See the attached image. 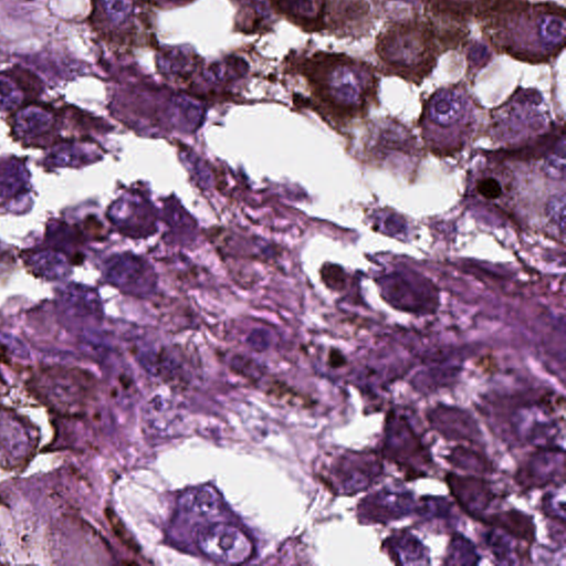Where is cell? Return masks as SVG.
Returning a JSON list of instances; mask_svg holds the SVG:
<instances>
[{
  "instance_id": "cell-6",
  "label": "cell",
  "mask_w": 566,
  "mask_h": 566,
  "mask_svg": "<svg viewBox=\"0 0 566 566\" xmlns=\"http://www.w3.org/2000/svg\"><path fill=\"white\" fill-rule=\"evenodd\" d=\"M439 15L451 19L484 18L500 0H421Z\"/></svg>"
},
{
  "instance_id": "cell-7",
  "label": "cell",
  "mask_w": 566,
  "mask_h": 566,
  "mask_svg": "<svg viewBox=\"0 0 566 566\" xmlns=\"http://www.w3.org/2000/svg\"><path fill=\"white\" fill-rule=\"evenodd\" d=\"M476 188L480 195L490 200L497 199L502 195L501 185L492 177L479 180Z\"/></svg>"
},
{
  "instance_id": "cell-1",
  "label": "cell",
  "mask_w": 566,
  "mask_h": 566,
  "mask_svg": "<svg viewBox=\"0 0 566 566\" xmlns=\"http://www.w3.org/2000/svg\"><path fill=\"white\" fill-rule=\"evenodd\" d=\"M484 19L489 41L516 60L546 63L564 49L565 10L555 3L500 0Z\"/></svg>"
},
{
  "instance_id": "cell-8",
  "label": "cell",
  "mask_w": 566,
  "mask_h": 566,
  "mask_svg": "<svg viewBox=\"0 0 566 566\" xmlns=\"http://www.w3.org/2000/svg\"><path fill=\"white\" fill-rule=\"evenodd\" d=\"M106 515L108 517L109 524L112 525L117 537L130 549H136L137 545L133 541V538L127 533L125 526L117 518V516L109 510L106 511Z\"/></svg>"
},
{
  "instance_id": "cell-10",
  "label": "cell",
  "mask_w": 566,
  "mask_h": 566,
  "mask_svg": "<svg viewBox=\"0 0 566 566\" xmlns=\"http://www.w3.org/2000/svg\"><path fill=\"white\" fill-rule=\"evenodd\" d=\"M0 361H8V357L4 352V347L0 344Z\"/></svg>"
},
{
  "instance_id": "cell-3",
  "label": "cell",
  "mask_w": 566,
  "mask_h": 566,
  "mask_svg": "<svg viewBox=\"0 0 566 566\" xmlns=\"http://www.w3.org/2000/svg\"><path fill=\"white\" fill-rule=\"evenodd\" d=\"M439 40L431 22L406 18L390 22L378 34L375 50L387 73L419 84L436 66Z\"/></svg>"
},
{
  "instance_id": "cell-5",
  "label": "cell",
  "mask_w": 566,
  "mask_h": 566,
  "mask_svg": "<svg viewBox=\"0 0 566 566\" xmlns=\"http://www.w3.org/2000/svg\"><path fill=\"white\" fill-rule=\"evenodd\" d=\"M277 10L306 31L326 28L329 0H272Z\"/></svg>"
},
{
  "instance_id": "cell-9",
  "label": "cell",
  "mask_w": 566,
  "mask_h": 566,
  "mask_svg": "<svg viewBox=\"0 0 566 566\" xmlns=\"http://www.w3.org/2000/svg\"><path fill=\"white\" fill-rule=\"evenodd\" d=\"M547 213L551 218L564 230L565 226V200L564 196L560 198H552L549 203L547 205Z\"/></svg>"
},
{
  "instance_id": "cell-2",
  "label": "cell",
  "mask_w": 566,
  "mask_h": 566,
  "mask_svg": "<svg viewBox=\"0 0 566 566\" xmlns=\"http://www.w3.org/2000/svg\"><path fill=\"white\" fill-rule=\"evenodd\" d=\"M315 95L345 112L374 96L377 77L371 65L343 53L316 52L300 65Z\"/></svg>"
},
{
  "instance_id": "cell-4",
  "label": "cell",
  "mask_w": 566,
  "mask_h": 566,
  "mask_svg": "<svg viewBox=\"0 0 566 566\" xmlns=\"http://www.w3.org/2000/svg\"><path fill=\"white\" fill-rule=\"evenodd\" d=\"M327 25L344 36H360L371 27L370 8L365 0H329Z\"/></svg>"
},
{
  "instance_id": "cell-11",
  "label": "cell",
  "mask_w": 566,
  "mask_h": 566,
  "mask_svg": "<svg viewBox=\"0 0 566 566\" xmlns=\"http://www.w3.org/2000/svg\"><path fill=\"white\" fill-rule=\"evenodd\" d=\"M399 1L416 2V1H421V0H399Z\"/></svg>"
}]
</instances>
